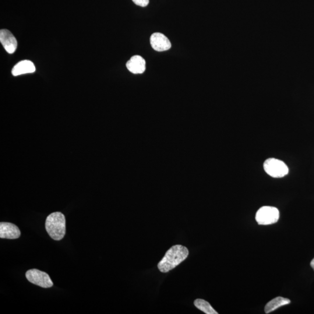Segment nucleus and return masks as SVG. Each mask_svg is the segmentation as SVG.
Returning a JSON list of instances; mask_svg holds the SVG:
<instances>
[{"instance_id": "nucleus-1", "label": "nucleus", "mask_w": 314, "mask_h": 314, "mask_svg": "<svg viewBox=\"0 0 314 314\" xmlns=\"http://www.w3.org/2000/svg\"><path fill=\"white\" fill-rule=\"evenodd\" d=\"M188 256L189 250L186 247L181 245L172 246L158 263V269L162 273H167L184 262Z\"/></svg>"}, {"instance_id": "nucleus-2", "label": "nucleus", "mask_w": 314, "mask_h": 314, "mask_svg": "<svg viewBox=\"0 0 314 314\" xmlns=\"http://www.w3.org/2000/svg\"><path fill=\"white\" fill-rule=\"evenodd\" d=\"M45 229L54 241H61L66 233V220L64 215L55 212L49 215L45 221Z\"/></svg>"}, {"instance_id": "nucleus-3", "label": "nucleus", "mask_w": 314, "mask_h": 314, "mask_svg": "<svg viewBox=\"0 0 314 314\" xmlns=\"http://www.w3.org/2000/svg\"><path fill=\"white\" fill-rule=\"evenodd\" d=\"M264 169L268 175L275 178H283L289 173V168L284 161L273 158L264 162Z\"/></svg>"}, {"instance_id": "nucleus-4", "label": "nucleus", "mask_w": 314, "mask_h": 314, "mask_svg": "<svg viewBox=\"0 0 314 314\" xmlns=\"http://www.w3.org/2000/svg\"><path fill=\"white\" fill-rule=\"evenodd\" d=\"M280 219V211L276 207L264 206L257 212L256 220L259 225H268L276 223Z\"/></svg>"}, {"instance_id": "nucleus-5", "label": "nucleus", "mask_w": 314, "mask_h": 314, "mask_svg": "<svg viewBox=\"0 0 314 314\" xmlns=\"http://www.w3.org/2000/svg\"><path fill=\"white\" fill-rule=\"evenodd\" d=\"M27 280L30 283L43 288H50L53 286V282L49 275L36 269L28 270L26 273Z\"/></svg>"}, {"instance_id": "nucleus-6", "label": "nucleus", "mask_w": 314, "mask_h": 314, "mask_svg": "<svg viewBox=\"0 0 314 314\" xmlns=\"http://www.w3.org/2000/svg\"><path fill=\"white\" fill-rule=\"evenodd\" d=\"M0 42L9 54H13L16 50L17 40L8 30L2 29L0 31Z\"/></svg>"}, {"instance_id": "nucleus-7", "label": "nucleus", "mask_w": 314, "mask_h": 314, "mask_svg": "<svg viewBox=\"0 0 314 314\" xmlns=\"http://www.w3.org/2000/svg\"><path fill=\"white\" fill-rule=\"evenodd\" d=\"M151 47L158 52L168 50L171 48V43L168 38L163 34L155 33L150 37Z\"/></svg>"}, {"instance_id": "nucleus-8", "label": "nucleus", "mask_w": 314, "mask_h": 314, "mask_svg": "<svg viewBox=\"0 0 314 314\" xmlns=\"http://www.w3.org/2000/svg\"><path fill=\"white\" fill-rule=\"evenodd\" d=\"M21 235L18 227L9 222L0 223V238L1 239H16Z\"/></svg>"}, {"instance_id": "nucleus-9", "label": "nucleus", "mask_w": 314, "mask_h": 314, "mask_svg": "<svg viewBox=\"0 0 314 314\" xmlns=\"http://www.w3.org/2000/svg\"><path fill=\"white\" fill-rule=\"evenodd\" d=\"M126 65L129 71L134 74L143 73L146 70V61L140 55L132 56Z\"/></svg>"}, {"instance_id": "nucleus-10", "label": "nucleus", "mask_w": 314, "mask_h": 314, "mask_svg": "<svg viewBox=\"0 0 314 314\" xmlns=\"http://www.w3.org/2000/svg\"><path fill=\"white\" fill-rule=\"evenodd\" d=\"M36 70L34 63L29 60H23L14 66L12 74L14 76L24 75V74L33 73Z\"/></svg>"}, {"instance_id": "nucleus-11", "label": "nucleus", "mask_w": 314, "mask_h": 314, "mask_svg": "<svg viewBox=\"0 0 314 314\" xmlns=\"http://www.w3.org/2000/svg\"><path fill=\"white\" fill-rule=\"evenodd\" d=\"M290 303V300L287 298L282 297L275 298L267 303L265 307V312L266 314H269L281 308V307L289 305Z\"/></svg>"}, {"instance_id": "nucleus-12", "label": "nucleus", "mask_w": 314, "mask_h": 314, "mask_svg": "<svg viewBox=\"0 0 314 314\" xmlns=\"http://www.w3.org/2000/svg\"><path fill=\"white\" fill-rule=\"evenodd\" d=\"M196 308L207 314H218L209 302L203 299H197L194 302Z\"/></svg>"}, {"instance_id": "nucleus-13", "label": "nucleus", "mask_w": 314, "mask_h": 314, "mask_svg": "<svg viewBox=\"0 0 314 314\" xmlns=\"http://www.w3.org/2000/svg\"><path fill=\"white\" fill-rule=\"evenodd\" d=\"M136 5L145 7L149 4V0H132Z\"/></svg>"}, {"instance_id": "nucleus-14", "label": "nucleus", "mask_w": 314, "mask_h": 314, "mask_svg": "<svg viewBox=\"0 0 314 314\" xmlns=\"http://www.w3.org/2000/svg\"><path fill=\"white\" fill-rule=\"evenodd\" d=\"M311 264V267L313 268V270H314V258L312 261L311 264Z\"/></svg>"}]
</instances>
